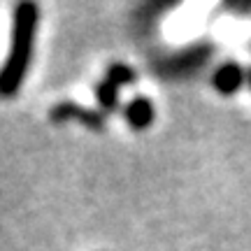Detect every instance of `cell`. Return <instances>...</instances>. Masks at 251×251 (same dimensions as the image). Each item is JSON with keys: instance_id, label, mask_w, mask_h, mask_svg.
<instances>
[{"instance_id": "6da1fadb", "label": "cell", "mask_w": 251, "mask_h": 251, "mask_svg": "<svg viewBox=\"0 0 251 251\" xmlns=\"http://www.w3.org/2000/svg\"><path fill=\"white\" fill-rule=\"evenodd\" d=\"M37 19L40 9L35 2H19L14 9V28H12V47L5 65L0 68V96H14L26 77V70L30 65L33 54V42H35Z\"/></svg>"}, {"instance_id": "8992f818", "label": "cell", "mask_w": 251, "mask_h": 251, "mask_svg": "<svg viewBox=\"0 0 251 251\" xmlns=\"http://www.w3.org/2000/svg\"><path fill=\"white\" fill-rule=\"evenodd\" d=\"M117 89L119 86H114V84L107 79L98 86V100L102 107H114V105H117Z\"/></svg>"}, {"instance_id": "7a4b0ae2", "label": "cell", "mask_w": 251, "mask_h": 251, "mask_svg": "<svg viewBox=\"0 0 251 251\" xmlns=\"http://www.w3.org/2000/svg\"><path fill=\"white\" fill-rule=\"evenodd\" d=\"M242 81H244L242 68H240V65H235V63H226V65H221V68L216 70L212 84L216 86V91H219V93L230 96V93H235V91L242 86Z\"/></svg>"}, {"instance_id": "5b68a950", "label": "cell", "mask_w": 251, "mask_h": 251, "mask_svg": "<svg viewBox=\"0 0 251 251\" xmlns=\"http://www.w3.org/2000/svg\"><path fill=\"white\" fill-rule=\"evenodd\" d=\"M107 81H112L114 86H124V84H130V81H135V72L128 68V65H121V63H117V65H112L107 70Z\"/></svg>"}, {"instance_id": "3957f363", "label": "cell", "mask_w": 251, "mask_h": 251, "mask_svg": "<svg viewBox=\"0 0 251 251\" xmlns=\"http://www.w3.org/2000/svg\"><path fill=\"white\" fill-rule=\"evenodd\" d=\"M126 119L133 128H147L153 121V105L147 98H135L126 107Z\"/></svg>"}, {"instance_id": "277c9868", "label": "cell", "mask_w": 251, "mask_h": 251, "mask_svg": "<svg viewBox=\"0 0 251 251\" xmlns=\"http://www.w3.org/2000/svg\"><path fill=\"white\" fill-rule=\"evenodd\" d=\"M70 117L81 119V121H86V124L93 126V128H98V126L102 124V117H100L98 112H91V109H81V107H77V105H72V102H63V105L54 107V112H51V119H54V121H61V119H70Z\"/></svg>"}, {"instance_id": "52a82bcc", "label": "cell", "mask_w": 251, "mask_h": 251, "mask_svg": "<svg viewBox=\"0 0 251 251\" xmlns=\"http://www.w3.org/2000/svg\"><path fill=\"white\" fill-rule=\"evenodd\" d=\"M249 84H251V72H249Z\"/></svg>"}]
</instances>
